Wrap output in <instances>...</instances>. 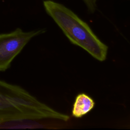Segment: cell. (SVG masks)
I'll return each mask as SVG.
<instances>
[{
  "label": "cell",
  "instance_id": "cell-1",
  "mask_svg": "<svg viewBox=\"0 0 130 130\" xmlns=\"http://www.w3.org/2000/svg\"><path fill=\"white\" fill-rule=\"evenodd\" d=\"M49 119L68 121L70 116L41 102L21 87L0 80V128L33 127Z\"/></svg>",
  "mask_w": 130,
  "mask_h": 130
},
{
  "label": "cell",
  "instance_id": "cell-2",
  "mask_svg": "<svg viewBox=\"0 0 130 130\" xmlns=\"http://www.w3.org/2000/svg\"><path fill=\"white\" fill-rule=\"evenodd\" d=\"M47 14L73 44L87 51L93 58L104 61L108 46L102 42L85 21L63 5L50 0L43 2Z\"/></svg>",
  "mask_w": 130,
  "mask_h": 130
},
{
  "label": "cell",
  "instance_id": "cell-3",
  "mask_svg": "<svg viewBox=\"0 0 130 130\" xmlns=\"http://www.w3.org/2000/svg\"><path fill=\"white\" fill-rule=\"evenodd\" d=\"M43 32V29L24 31L17 28L12 32L0 34V72L8 69L25 45L33 38Z\"/></svg>",
  "mask_w": 130,
  "mask_h": 130
},
{
  "label": "cell",
  "instance_id": "cell-4",
  "mask_svg": "<svg viewBox=\"0 0 130 130\" xmlns=\"http://www.w3.org/2000/svg\"><path fill=\"white\" fill-rule=\"evenodd\" d=\"M93 100L87 94L81 93L76 97L72 111V115L75 118H81L87 114L94 107Z\"/></svg>",
  "mask_w": 130,
  "mask_h": 130
},
{
  "label": "cell",
  "instance_id": "cell-5",
  "mask_svg": "<svg viewBox=\"0 0 130 130\" xmlns=\"http://www.w3.org/2000/svg\"><path fill=\"white\" fill-rule=\"evenodd\" d=\"M98 1V0H83L88 10L91 12H94L96 10Z\"/></svg>",
  "mask_w": 130,
  "mask_h": 130
}]
</instances>
